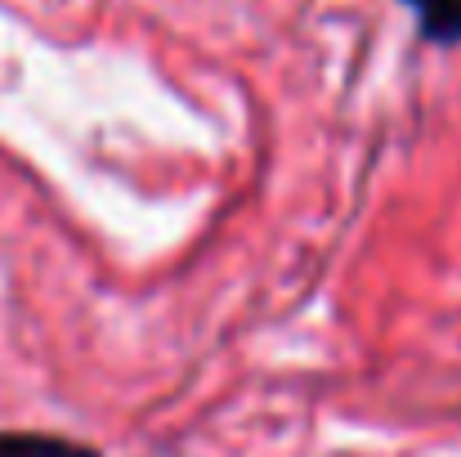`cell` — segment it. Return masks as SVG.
Returning a JSON list of instances; mask_svg holds the SVG:
<instances>
[{"label":"cell","mask_w":461,"mask_h":457,"mask_svg":"<svg viewBox=\"0 0 461 457\" xmlns=\"http://www.w3.org/2000/svg\"><path fill=\"white\" fill-rule=\"evenodd\" d=\"M0 457H99V449H86L59 435H36V431H5Z\"/></svg>","instance_id":"cell-2"},{"label":"cell","mask_w":461,"mask_h":457,"mask_svg":"<svg viewBox=\"0 0 461 457\" xmlns=\"http://www.w3.org/2000/svg\"><path fill=\"white\" fill-rule=\"evenodd\" d=\"M426 45H461V0H403Z\"/></svg>","instance_id":"cell-1"}]
</instances>
